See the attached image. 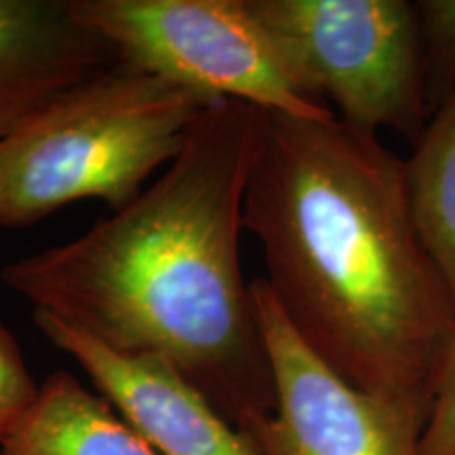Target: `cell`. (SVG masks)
<instances>
[{
  "label": "cell",
  "instance_id": "obj_10",
  "mask_svg": "<svg viewBox=\"0 0 455 455\" xmlns=\"http://www.w3.org/2000/svg\"><path fill=\"white\" fill-rule=\"evenodd\" d=\"M405 178L419 238L455 299V89L430 114Z\"/></svg>",
  "mask_w": 455,
  "mask_h": 455
},
{
  "label": "cell",
  "instance_id": "obj_12",
  "mask_svg": "<svg viewBox=\"0 0 455 455\" xmlns=\"http://www.w3.org/2000/svg\"><path fill=\"white\" fill-rule=\"evenodd\" d=\"M38 386L28 371L24 355L13 333L0 323V441L15 428L34 398Z\"/></svg>",
  "mask_w": 455,
  "mask_h": 455
},
{
  "label": "cell",
  "instance_id": "obj_2",
  "mask_svg": "<svg viewBox=\"0 0 455 455\" xmlns=\"http://www.w3.org/2000/svg\"><path fill=\"white\" fill-rule=\"evenodd\" d=\"M243 228L301 341L344 382L428 424L455 299L419 238L405 161L338 116L261 110Z\"/></svg>",
  "mask_w": 455,
  "mask_h": 455
},
{
  "label": "cell",
  "instance_id": "obj_9",
  "mask_svg": "<svg viewBox=\"0 0 455 455\" xmlns=\"http://www.w3.org/2000/svg\"><path fill=\"white\" fill-rule=\"evenodd\" d=\"M0 455H161L108 398L70 371L51 373L0 441Z\"/></svg>",
  "mask_w": 455,
  "mask_h": 455
},
{
  "label": "cell",
  "instance_id": "obj_8",
  "mask_svg": "<svg viewBox=\"0 0 455 455\" xmlns=\"http://www.w3.org/2000/svg\"><path fill=\"white\" fill-rule=\"evenodd\" d=\"M121 55L70 0H0V141Z\"/></svg>",
  "mask_w": 455,
  "mask_h": 455
},
{
  "label": "cell",
  "instance_id": "obj_3",
  "mask_svg": "<svg viewBox=\"0 0 455 455\" xmlns=\"http://www.w3.org/2000/svg\"><path fill=\"white\" fill-rule=\"evenodd\" d=\"M215 100L118 61L0 141V226L98 198L121 212L184 150Z\"/></svg>",
  "mask_w": 455,
  "mask_h": 455
},
{
  "label": "cell",
  "instance_id": "obj_11",
  "mask_svg": "<svg viewBox=\"0 0 455 455\" xmlns=\"http://www.w3.org/2000/svg\"><path fill=\"white\" fill-rule=\"evenodd\" d=\"M424 44L430 114L455 89V0L415 3Z\"/></svg>",
  "mask_w": 455,
  "mask_h": 455
},
{
  "label": "cell",
  "instance_id": "obj_1",
  "mask_svg": "<svg viewBox=\"0 0 455 455\" xmlns=\"http://www.w3.org/2000/svg\"><path fill=\"white\" fill-rule=\"evenodd\" d=\"M259 133V108L212 101L133 203L0 281L116 355L169 363L236 428L266 418L275 373L238 255Z\"/></svg>",
  "mask_w": 455,
  "mask_h": 455
},
{
  "label": "cell",
  "instance_id": "obj_5",
  "mask_svg": "<svg viewBox=\"0 0 455 455\" xmlns=\"http://www.w3.org/2000/svg\"><path fill=\"white\" fill-rule=\"evenodd\" d=\"M123 61L209 100L327 121L338 114L301 87L249 0H70Z\"/></svg>",
  "mask_w": 455,
  "mask_h": 455
},
{
  "label": "cell",
  "instance_id": "obj_6",
  "mask_svg": "<svg viewBox=\"0 0 455 455\" xmlns=\"http://www.w3.org/2000/svg\"><path fill=\"white\" fill-rule=\"evenodd\" d=\"M276 407L244 428L261 455H419L426 419L355 388L301 341L264 278L251 281Z\"/></svg>",
  "mask_w": 455,
  "mask_h": 455
},
{
  "label": "cell",
  "instance_id": "obj_7",
  "mask_svg": "<svg viewBox=\"0 0 455 455\" xmlns=\"http://www.w3.org/2000/svg\"><path fill=\"white\" fill-rule=\"evenodd\" d=\"M34 323L84 369L100 395L161 455H261L249 436L228 422L169 363L155 356L116 355L44 312H34Z\"/></svg>",
  "mask_w": 455,
  "mask_h": 455
},
{
  "label": "cell",
  "instance_id": "obj_13",
  "mask_svg": "<svg viewBox=\"0 0 455 455\" xmlns=\"http://www.w3.org/2000/svg\"><path fill=\"white\" fill-rule=\"evenodd\" d=\"M419 455H455V338L436 384Z\"/></svg>",
  "mask_w": 455,
  "mask_h": 455
},
{
  "label": "cell",
  "instance_id": "obj_4",
  "mask_svg": "<svg viewBox=\"0 0 455 455\" xmlns=\"http://www.w3.org/2000/svg\"><path fill=\"white\" fill-rule=\"evenodd\" d=\"M312 98L365 133L415 144L430 118L424 44L407 0H249ZM329 106V104H327Z\"/></svg>",
  "mask_w": 455,
  "mask_h": 455
}]
</instances>
